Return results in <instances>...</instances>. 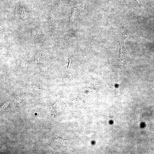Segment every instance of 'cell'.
I'll return each mask as SVG.
<instances>
[{"mask_svg": "<svg viewBox=\"0 0 154 154\" xmlns=\"http://www.w3.org/2000/svg\"><path fill=\"white\" fill-rule=\"evenodd\" d=\"M71 59L69 58V63L67 68V70H69L70 69L71 65Z\"/></svg>", "mask_w": 154, "mask_h": 154, "instance_id": "3", "label": "cell"}, {"mask_svg": "<svg viewBox=\"0 0 154 154\" xmlns=\"http://www.w3.org/2000/svg\"><path fill=\"white\" fill-rule=\"evenodd\" d=\"M33 33L34 36L37 38L40 37L41 35V32L39 29H35Z\"/></svg>", "mask_w": 154, "mask_h": 154, "instance_id": "1", "label": "cell"}, {"mask_svg": "<svg viewBox=\"0 0 154 154\" xmlns=\"http://www.w3.org/2000/svg\"><path fill=\"white\" fill-rule=\"evenodd\" d=\"M21 14L22 17L24 19L27 18L29 16L28 13L25 11L22 12Z\"/></svg>", "mask_w": 154, "mask_h": 154, "instance_id": "2", "label": "cell"}, {"mask_svg": "<svg viewBox=\"0 0 154 154\" xmlns=\"http://www.w3.org/2000/svg\"><path fill=\"white\" fill-rule=\"evenodd\" d=\"M137 1L139 3H140L142 1V0H137Z\"/></svg>", "mask_w": 154, "mask_h": 154, "instance_id": "4", "label": "cell"}]
</instances>
